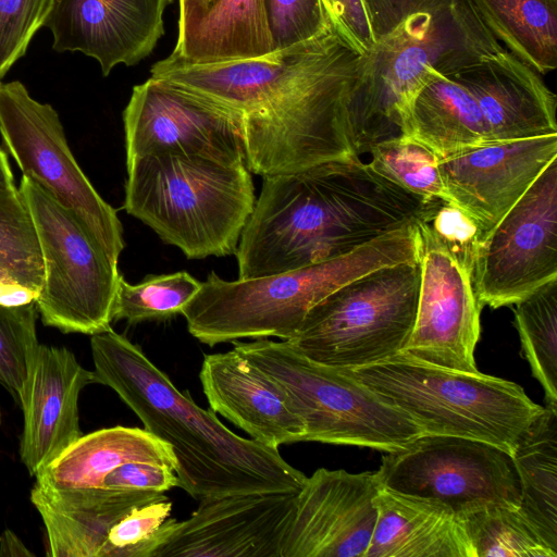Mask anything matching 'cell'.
Listing matches in <instances>:
<instances>
[{"label":"cell","instance_id":"obj_26","mask_svg":"<svg viewBox=\"0 0 557 557\" xmlns=\"http://www.w3.org/2000/svg\"><path fill=\"white\" fill-rule=\"evenodd\" d=\"M173 59L191 64L260 58L273 52L265 0H212L178 17Z\"/></svg>","mask_w":557,"mask_h":557},{"label":"cell","instance_id":"obj_10","mask_svg":"<svg viewBox=\"0 0 557 557\" xmlns=\"http://www.w3.org/2000/svg\"><path fill=\"white\" fill-rule=\"evenodd\" d=\"M18 193L34 222L44 283L36 308L46 326L94 335L111 329L121 276L82 221L36 183L22 176Z\"/></svg>","mask_w":557,"mask_h":557},{"label":"cell","instance_id":"obj_6","mask_svg":"<svg viewBox=\"0 0 557 557\" xmlns=\"http://www.w3.org/2000/svg\"><path fill=\"white\" fill-rule=\"evenodd\" d=\"M344 369L410 416L424 434L479 440L509 454L544 411L517 383L440 367L405 351Z\"/></svg>","mask_w":557,"mask_h":557},{"label":"cell","instance_id":"obj_41","mask_svg":"<svg viewBox=\"0 0 557 557\" xmlns=\"http://www.w3.org/2000/svg\"><path fill=\"white\" fill-rule=\"evenodd\" d=\"M324 10L337 35L364 57L374 47V36L364 0H322Z\"/></svg>","mask_w":557,"mask_h":557},{"label":"cell","instance_id":"obj_25","mask_svg":"<svg viewBox=\"0 0 557 557\" xmlns=\"http://www.w3.org/2000/svg\"><path fill=\"white\" fill-rule=\"evenodd\" d=\"M364 557H475L460 517L446 504L383 486Z\"/></svg>","mask_w":557,"mask_h":557},{"label":"cell","instance_id":"obj_47","mask_svg":"<svg viewBox=\"0 0 557 557\" xmlns=\"http://www.w3.org/2000/svg\"><path fill=\"white\" fill-rule=\"evenodd\" d=\"M10 280H12V278L0 270V283L4 282V281H10ZM12 281H14V280H12Z\"/></svg>","mask_w":557,"mask_h":557},{"label":"cell","instance_id":"obj_44","mask_svg":"<svg viewBox=\"0 0 557 557\" xmlns=\"http://www.w3.org/2000/svg\"><path fill=\"white\" fill-rule=\"evenodd\" d=\"M0 556L1 557H34L20 537L10 529H7L0 535Z\"/></svg>","mask_w":557,"mask_h":557},{"label":"cell","instance_id":"obj_34","mask_svg":"<svg viewBox=\"0 0 557 557\" xmlns=\"http://www.w3.org/2000/svg\"><path fill=\"white\" fill-rule=\"evenodd\" d=\"M0 270L40 293L44 283L40 246L18 188L0 190Z\"/></svg>","mask_w":557,"mask_h":557},{"label":"cell","instance_id":"obj_14","mask_svg":"<svg viewBox=\"0 0 557 557\" xmlns=\"http://www.w3.org/2000/svg\"><path fill=\"white\" fill-rule=\"evenodd\" d=\"M123 124L126 160L176 153L246 163L244 115L162 79L134 86Z\"/></svg>","mask_w":557,"mask_h":557},{"label":"cell","instance_id":"obj_40","mask_svg":"<svg viewBox=\"0 0 557 557\" xmlns=\"http://www.w3.org/2000/svg\"><path fill=\"white\" fill-rule=\"evenodd\" d=\"M440 243L471 273L483 239L475 222L456 206L442 200L424 220Z\"/></svg>","mask_w":557,"mask_h":557},{"label":"cell","instance_id":"obj_12","mask_svg":"<svg viewBox=\"0 0 557 557\" xmlns=\"http://www.w3.org/2000/svg\"><path fill=\"white\" fill-rule=\"evenodd\" d=\"M377 471L383 486L437 499L459 517L486 505L519 507L521 500L511 454L479 440L423 434L386 453Z\"/></svg>","mask_w":557,"mask_h":557},{"label":"cell","instance_id":"obj_4","mask_svg":"<svg viewBox=\"0 0 557 557\" xmlns=\"http://www.w3.org/2000/svg\"><path fill=\"white\" fill-rule=\"evenodd\" d=\"M417 224L388 232L344 256L296 270L225 281L214 271L182 309L188 332L214 346L242 338H292L309 310L376 269L419 261Z\"/></svg>","mask_w":557,"mask_h":557},{"label":"cell","instance_id":"obj_48","mask_svg":"<svg viewBox=\"0 0 557 557\" xmlns=\"http://www.w3.org/2000/svg\"><path fill=\"white\" fill-rule=\"evenodd\" d=\"M0 420H1V412H0Z\"/></svg>","mask_w":557,"mask_h":557},{"label":"cell","instance_id":"obj_11","mask_svg":"<svg viewBox=\"0 0 557 557\" xmlns=\"http://www.w3.org/2000/svg\"><path fill=\"white\" fill-rule=\"evenodd\" d=\"M0 134L23 176L74 212L119 263L125 247L122 223L78 165L53 107L34 99L18 81H0Z\"/></svg>","mask_w":557,"mask_h":557},{"label":"cell","instance_id":"obj_38","mask_svg":"<svg viewBox=\"0 0 557 557\" xmlns=\"http://www.w3.org/2000/svg\"><path fill=\"white\" fill-rule=\"evenodd\" d=\"M273 52L307 42L333 27L322 0H265Z\"/></svg>","mask_w":557,"mask_h":557},{"label":"cell","instance_id":"obj_17","mask_svg":"<svg viewBox=\"0 0 557 557\" xmlns=\"http://www.w3.org/2000/svg\"><path fill=\"white\" fill-rule=\"evenodd\" d=\"M382 487L379 471L315 470L296 495L281 557H364Z\"/></svg>","mask_w":557,"mask_h":557},{"label":"cell","instance_id":"obj_29","mask_svg":"<svg viewBox=\"0 0 557 557\" xmlns=\"http://www.w3.org/2000/svg\"><path fill=\"white\" fill-rule=\"evenodd\" d=\"M511 456L521 487L519 509L557 549V410L544 407Z\"/></svg>","mask_w":557,"mask_h":557},{"label":"cell","instance_id":"obj_37","mask_svg":"<svg viewBox=\"0 0 557 557\" xmlns=\"http://www.w3.org/2000/svg\"><path fill=\"white\" fill-rule=\"evenodd\" d=\"M37 314L35 302L21 307L0 305V384L16 398L24 387L39 345Z\"/></svg>","mask_w":557,"mask_h":557},{"label":"cell","instance_id":"obj_42","mask_svg":"<svg viewBox=\"0 0 557 557\" xmlns=\"http://www.w3.org/2000/svg\"><path fill=\"white\" fill-rule=\"evenodd\" d=\"M101 486L165 493L173 487H177V476L174 469L166 465L134 460L122 463L109 472L104 476Z\"/></svg>","mask_w":557,"mask_h":557},{"label":"cell","instance_id":"obj_7","mask_svg":"<svg viewBox=\"0 0 557 557\" xmlns=\"http://www.w3.org/2000/svg\"><path fill=\"white\" fill-rule=\"evenodd\" d=\"M232 343L234 350L282 391L290 409L304 422V442L392 453L424 434L410 416L344 368L315 362L287 341L257 338Z\"/></svg>","mask_w":557,"mask_h":557},{"label":"cell","instance_id":"obj_3","mask_svg":"<svg viewBox=\"0 0 557 557\" xmlns=\"http://www.w3.org/2000/svg\"><path fill=\"white\" fill-rule=\"evenodd\" d=\"M374 36L351 102L358 153L399 135L431 69L451 75L505 50L471 0H364Z\"/></svg>","mask_w":557,"mask_h":557},{"label":"cell","instance_id":"obj_36","mask_svg":"<svg viewBox=\"0 0 557 557\" xmlns=\"http://www.w3.org/2000/svg\"><path fill=\"white\" fill-rule=\"evenodd\" d=\"M168 498L134 508L109 531L99 557H154L176 519Z\"/></svg>","mask_w":557,"mask_h":557},{"label":"cell","instance_id":"obj_5","mask_svg":"<svg viewBox=\"0 0 557 557\" xmlns=\"http://www.w3.org/2000/svg\"><path fill=\"white\" fill-rule=\"evenodd\" d=\"M124 210L188 259L235 255L255 188L246 163L176 153L126 160Z\"/></svg>","mask_w":557,"mask_h":557},{"label":"cell","instance_id":"obj_24","mask_svg":"<svg viewBox=\"0 0 557 557\" xmlns=\"http://www.w3.org/2000/svg\"><path fill=\"white\" fill-rule=\"evenodd\" d=\"M164 498V493L151 491L54 488L37 481L30 490V502L46 529V555L50 557H99L110 529L121 518Z\"/></svg>","mask_w":557,"mask_h":557},{"label":"cell","instance_id":"obj_33","mask_svg":"<svg viewBox=\"0 0 557 557\" xmlns=\"http://www.w3.org/2000/svg\"><path fill=\"white\" fill-rule=\"evenodd\" d=\"M201 283L186 271L149 275L132 285L121 274L113 307V321L137 324L150 320H166L182 312L197 294Z\"/></svg>","mask_w":557,"mask_h":557},{"label":"cell","instance_id":"obj_19","mask_svg":"<svg viewBox=\"0 0 557 557\" xmlns=\"http://www.w3.org/2000/svg\"><path fill=\"white\" fill-rule=\"evenodd\" d=\"M556 158L557 134L481 144L438 160V171L447 202L484 238Z\"/></svg>","mask_w":557,"mask_h":557},{"label":"cell","instance_id":"obj_35","mask_svg":"<svg viewBox=\"0 0 557 557\" xmlns=\"http://www.w3.org/2000/svg\"><path fill=\"white\" fill-rule=\"evenodd\" d=\"M370 166L408 191L447 202L438 171V159L418 141L397 135L369 150Z\"/></svg>","mask_w":557,"mask_h":557},{"label":"cell","instance_id":"obj_22","mask_svg":"<svg viewBox=\"0 0 557 557\" xmlns=\"http://www.w3.org/2000/svg\"><path fill=\"white\" fill-rule=\"evenodd\" d=\"M450 76L475 99L487 143L557 134L556 95L536 71L506 49Z\"/></svg>","mask_w":557,"mask_h":557},{"label":"cell","instance_id":"obj_20","mask_svg":"<svg viewBox=\"0 0 557 557\" xmlns=\"http://www.w3.org/2000/svg\"><path fill=\"white\" fill-rule=\"evenodd\" d=\"M172 0H51L44 26L57 52H82L103 76L114 66L139 63L164 35L163 13Z\"/></svg>","mask_w":557,"mask_h":557},{"label":"cell","instance_id":"obj_39","mask_svg":"<svg viewBox=\"0 0 557 557\" xmlns=\"http://www.w3.org/2000/svg\"><path fill=\"white\" fill-rule=\"evenodd\" d=\"M51 0H0V81L44 26Z\"/></svg>","mask_w":557,"mask_h":557},{"label":"cell","instance_id":"obj_31","mask_svg":"<svg viewBox=\"0 0 557 557\" xmlns=\"http://www.w3.org/2000/svg\"><path fill=\"white\" fill-rule=\"evenodd\" d=\"M515 305V325L522 350L544 389L545 407L557 410V280Z\"/></svg>","mask_w":557,"mask_h":557},{"label":"cell","instance_id":"obj_30","mask_svg":"<svg viewBox=\"0 0 557 557\" xmlns=\"http://www.w3.org/2000/svg\"><path fill=\"white\" fill-rule=\"evenodd\" d=\"M510 53L539 74L557 67V0H471Z\"/></svg>","mask_w":557,"mask_h":557},{"label":"cell","instance_id":"obj_28","mask_svg":"<svg viewBox=\"0 0 557 557\" xmlns=\"http://www.w3.org/2000/svg\"><path fill=\"white\" fill-rule=\"evenodd\" d=\"M134 460L176 468L168 443L145 429L116 425L83 434L35 478L54 488L100 487L109 472Z\"/></svg>","mask_w":557,"mask_h":557},{"label":"cell","instance_id":"obj_46","mask_svg":"<svg viewBox=\"0 0 557 557\" xmlns=\"http://www.w3.org/2000/svg\"><path fill=\"white\" fill-rule=\"evenodd\" d=\"M212 0H178V3H180L178 17H182V16L188 15L190 13H194L196 11H199V10L206 8L207 5H209V3Z\"/></svg>","mask_w":557,"mask_h":557},{"label":"cell","instance_id":"obj_13","mask_svg":"<svg viewBox=\"0 0 557 557\" xmlns=\"http://www.w3.org/2000/svg\"><path fill=\"white\" fill-rule=\"evenodd\" d=\"M557 280V158L483 238L472 271L481 306L515 305Z\"/></svg>","mask_w":557,"mask_h":557},{"label":"cell","instance_id":"obj_1","mask_svg":"<svg viewBox=\"0 0 557 557\" xmlns=\"http://www.w3.org/2000/svg\"><path fill=\"white\" fill-rule=\"evenodd\" d=\"M262 177L235 252L238 280L344 256L428 220L441 201L406 190L357 156Z\"/></svg>","mask_w":557,"mask_h":557},{"label":"cell","instance_id":"obj_32","mask_svg":"<svg viewBox=\"0 0 557 557\" xmlns=\"http://www.w3.org/2000/svg\"><path fill=\"white\" fill-rule=\"evenodd\" d=\"M475 557H557L519 507L486 505L460 517Z\"/></svg>","mask_w":557,"mask_h":557},{"label":"cell","instance_id":"obj_45","mask_svg":"<svg viewBox=\"0 0 557 557\" xmlns=\"http://www.w3.org/2000/svg\"><path fill=\"white\" fill-rule=\"evenodd\" d=\"M16 188L8 156L0 147V190H14Z\"/></svg>","mask_w":557,"mask_h":557},{"label":"cell","instance_id":"obj_8","mask_svg":"<svg viewBox=\"0 0 557 557\" xmlns=\"http://www.w3.org/2000/svg\"><path fill=\"white\" fill-rule=\"evenodd\" d=\"M363 57L347 46L330 64L244 117L246 165L261 176L359 157L351 102Z\"/></svg>","mask_w":557,"mask_h":557},{"label":"cell","instance_id":"obj_27","mask_svg":"<svg viewBox=\"0 0 557 557\" xmlns=\"http://www.w3.org/2000/svg\"><path fill=\"white\" fill-rule=\"evenodd\" d=\"M399 135L423 145L438 160L487 143L485 123L471 92L433 69L412 96Z\"/></svg>","mask_w":557,"mask_h":557},{"label":"cell","instance_id":"obj_21","mask_svg":"<svg viewBox=\"0 0 557 557\" xmlns=\"http://www.w3.org/2000/svg\"><path fill=\"white\" fill-rule=\"evenodd\" d=\"M91 383L94 372L71 350L38 345L18 395L23 411L18 451L30 475L36 476L83 435L78 398Z\"/></svg>","mask_w":557,"mask_h":557},{"label":"cell","instance_id":"obj_16","mask_svg":"<svg viewBox=\"0 0 557 557\" xmlns=\"http://www.w3.org/2000/svg\"><path fill=\"white\" fill-rule=\"evenodd\" d=\"M420 288L416 321L403 351L432 364L476 372L474 349L481 335V309L467 270L433 235L417 223Z\"/></svg>","mask_w":557,"mask_h":557},{"label":"cell","instance_id":"obj_23","mask_svg":"<svg viewBox=\"0 0 557 557\" xmlns=\"http://www.w3.org/2000/svg\"><path fill=\"white\" fill-rule=\"evenodd\" d=\"M199 380L210 409L252 440L274 448L304 442V422L282 391L236 350L206 355Z\"/></svg>","mask_w":557,"mask_h":557},{"label":"cell","instance_id":"obj_18","mask_svg":"<svg viewBox=\"0 0 557 557\" xmlns=\"http://www.w3.org/2000/svg\"><path fill=\"white\" fill-rule=\"evenodd\" d=\"M297 493L208 497L175 521L154 557H281Z\"/></svg>","mask_w":557,"mask_h":557},{"label":"cell","instance_id":"obj_15","mask_svg":"<svg viewBox=\"0 0 557 557\" xmlns=\"http://www.w3.org/2000/svg\"><path fill=\"white\" fill-rule=\"evenodd\" d=\"M347 46L332 28L319 38L260 58L191 64L168 57L152 65L150 77L207 98L245 117L324 69Z\"/></svg>","mask_w":557,"mask_h":557},{"label":"cell","instance_id":"obj_9","mask_svg":"<svg viewBox=\"0 0 557 557\" xmlns=\"http://www.w3.org/2000/svg\"><path fill=\"white\" fill-rule=\"evenodd\" d=\"M420 265L404 262L361 275L314 305L287 342L307 358L355 369L405 348L413 330Z\"/></svg>","mask_w":557,"mask_h":557},{"label":"cell","instance_id":"obj_2","mask_svg":"<svg viewBox=\"0 0 557 557\" xmlns=\"http://www.w3.org/2000/svg\"><path fill=\"white\" fill-rule=\"evenodd\" d=\"M94 381L112 388L145 430L168 443L177 487L195 499L251 493H298L307 476L278 448L228 430L199 407L125 336L109 329L91 335Z\"/></svg>","mask_w":557,"mask_h":557},{"label":"cell","instance_id":"obj_43","mask_svg":"<svg viewBox=\"0 0 557 557\" xmlns=\"http://www.w3.org/2000/svg\"><path fill=\"white\" fill-rule=\"evenodd\" d=\"M39 292L26 287L15 281L0 283V305L5 307H21L36 302Z\"/></svg>","mask_w":557,"mask_h":557}]
</instances>
